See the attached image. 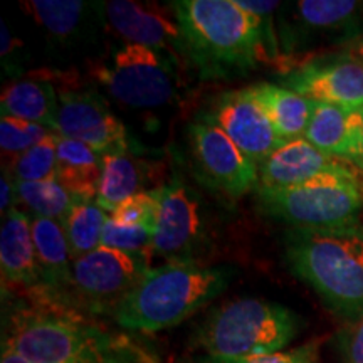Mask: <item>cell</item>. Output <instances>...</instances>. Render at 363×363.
Segmentation results:
<instances>
[{"mask_svg":"<svg viewBox=\"0 0 363 363\" xmlns=\"http://www.w3.org/2000/svg\"><path fill=\"white\" fill-rule=\"evenodd\" d=\"M170 9L180 27L184 57L202 79L244 76L269 59L259 19L235 0H179Z\"/></svg>","mask_w":363,"mask_h":363,"instance_id":"1","label":"cell"},{"mask_svg":"<svg viewBox=\"0 0 363 363\" xmlns=\"http://www.w3.org/2000/svg\"><path fill=\"white\" fill-rule=\"evenodd\" d=\"M286 262L345 320L363 316V225L293 227L284 235Z\"/></svg>","mask_w":363,"mask_h":363,"instance_id":"2","label":"cell"},{"mask_svg":"<svg viewBox=\"0 0 363 363\" xmlns=\"http://www.w3.org/2000/svg\"><path fill=\"white\" fill-rule=\"evenodd\" d=\"M233 276V267L195 261H169L150 267L113 318L121 328L131 331L155 333L172 328L219 296Z\"/></svg>","mask_w":363,"mask_h":363,"instance_id":"3","label":"cell"},{"mask_svg":"<svg viewBox=\"0 0 363 363\" xmlns=\"http://www.w3.org/2000/svg\"><path fill=\"white\" fill-rule=\"evenodd\" d=\"M4 345L30 363H103L130 352L128 345L120 343L108 331L57 306L17 313Z\"/></svg>","mask_w":363,"mask_h":363,"instance_id":"4","label":"cell"},{"mask_svg":"<svg viewBox=\"0 0 363 363\" xmlns=\"http://www.w3.org/2000/svg\"><path fill=\"white\" fill-rule=\"evenodd\" d=\"M298 316L283 305L240 298L203 321L197 345L211 360H240L284 350L298 335Z\"/></svg>","mask_w":363,"mask_h":363,"instance_id":"5","label":"cell"},{"mask_svg":"<svg viewBox=\"0 0 363 363\" xmlns=\"http://www.w3.org/2000/svg\"><path fill=\"white\" fill-rule=\"evenodd\" d=\"M150 269L147 257L99 246L72 259L71 281L57 308L72 313L111 315Z\"/></svg>","mask_w":363,"mask_h":363,"instance_id":"6","label":"cell"},{"mask_svg":"<svg viewBox=\"0 0 363 363\" xmlns=\"http://www.w3.org/2000/svg\"><path fill=\"white\" fill-rule=\"evenodd\" d=\"M257 202L266 214L293 227H338L355 224L363 208L362 184L321 182L298 187L257 185Z\"/></svg>","mask_w":363,"mask_h":363,"instance_id":"7","label":"cell"},{"mask_svg":"<svg viewBox=\"0 0 363 363\" xmlns=\"http://www.w3.org/2000/svg\"><path fill=\"white\" fill-rule=\"evenodd\" d=\"M281 11V49L286 56H305L325 44L347 48L363 35V2L357 0H303Z\"/></svg>","mask_w":363,"mask_h":363,"instance_id":"8","label":"cell"},{"mask_svg":"<svg viewBox=\"0 0 363 363\" xmlns=\"http://www.w3.org/2000/svg\"><path fill=\"white\" fill-rule=\"evenodd\" d=\"M94 76L113 98L133 108L163 106L175 98L169 57L145 45L123 44Z\"/></svg>","mask_w":363,"mask_h":363,"instance_id":"9","label":"cell"},{"mask_svg":"<svg viewBox=\"0 0 363 363\" xmlns=\"http://www.w3.org/2000/svg\"><path fill=\"white\" fill-rule=\"evenodd\" d=\"M281 81L315 103L363 108V65L343 52L311 56L286 69Z\"/></svg>","mask_w":363,"mask_h":363,"instance_id":"10","label":"cell"},{"mask_svg":"<svg viewBox=\"0 0 363 363\" xmlns=\"http://www.w3.org/2000/svg\"><path fill=\"white\" fill-rule=\"evenodd\" d=\"M189 142L203 177L222 192L240 197L259 185V169L214 121L202 116L189 126Z\"/></svg>","mask_w":363,"mask_h":363,"instance_id":"11","label":"cell"},{"mask_svg":"<svg viewBox=\"0 0 363 363\" xmlns=\"http://www.w3.org/2000/svg\"><path fill=\"white\" fill-rule=\"evenodd\" d=\"M54 133L88 145L101 155L128 150L125 125L93 91H59Z\"/></svg>","mask_w":363,"mask_h":363,"instance_id":"12","label":"cell"},{"mask_svg":"<svg viewBox=\"0 0 363 363\" xmlns=\"http://www.w3.org/2000/svg\"><path fill=\"white\" fill-rule=\"evenodd\" d=\"M259 185L298 187L321 182L362 184L352 163L326 155L303 138L288 140L259 167Z\"/></svg>","mask_w":363,"mask_h":363,"instance_id":"13","label":"cell"},{"mask_svg":"<svg viewBox=\"0 0 363 363\" xmlns=\"http://www.w3.org/2000/svg\"><path fill=\"white\" fill-rule=\"evenodd\" d=\"M202 116L225 131L257 167L284 143L247 88L222 93L212 104L208 115Z\"/></svg>","mask_w":363,"mask_h":363,"instance_id":"14","label":"cell"},{"mask_svg":"<svg viewBox=\"0 0 363 363\" xmlns=\"http://www.w3.org/2000/svg\"><path fill=\"white\" fill-rule=\"evenodd\" d=\"M203 233L197 197L184 182L160 187V214L153 234V252L169 261H190Z\"/></svg>","mask_w":363,"mask_h":363,"instance_id":"15","label":"cell"},{"mask_svg":"<svg viewBox=\"0 0 363 363\" xmlns=\"http://www.w3.org/2000/svg\"><path fill=\"white\" fill-rule=\"evenodd\" d=\"M103 11L108 24L126 44L145 45L174 59L184 57L180 27L174 13H169L174 12L170 7L113 0L103 4Z\"/></svg>","mask_w":363,"mask_h":363,"instance_id":"16","label":"cell"},{"mask_svg":"<svg viewBox=\"0 0 363 363\" xmlns=\"http://www.w3.org/2000/svg\"><path fill=\"white\" fill-rule=\"evenodd\" d=\"M305 138L326 155L360 169L363 158V108L315 103Z\"/></svg>","mask_w":363,"mask_h":363,"instance_id":"17","label":"cell"},{"mask_svg":"<svg viewBox=\"0 0 363 363\" xmlns=\"http://www.w3.org/2000/svg\"><path fill=\"white\" fill-rule=\"evenodd\" d=\"M0 269L4 283L39 289L40 269L30 219L13 207L4 219L0 234Z\"/></svg>","mask_w":363,"mask_h":363,"instance_id":"18","label":"cell"},{"mask_svg":"<svg viewBox=\"0 0 363 363\" xmlns=\"http://www.w3.org/2000/svg\"><path fill=\"white\" fill-rule=\"evenodd\" d=\"M33 238L40 269L39 289L48 298L49 305H57L71 281L72 256L65 227L61 222L44 217H34Z\"/></svg>","mask_w":363,"mask_h":363,"instance_id":"19","label":"cell"},{"mask_svg":"<svg viewBox=\"0 0 363 363\" xmlns=\"http://www.w3.org/2000/svg\"><path fill=\"white\" fill-rule=\"evenodd\" d=\"M247 89L269 118L272 128L283 142L305 136L315 110V101L281 84L257 83Z\"/></svg>","mask_w":363,"mask_h":363,"instance_id":"20","label":"cell"},{"mask_svg":"<svg viewBox=\"0 0 363 363\" xmlns=\"http://www.w3.org/2000/svg\"><path fill=\"white\" fill-rule=\"evenodd\" d=\"M57 180L74 199L96 201L103 155L88 145L62 138L56 133Z\"/></svg>","mask_w":363,"mask_h":363,"instance_id":"21","label":"cell"},{"mask_svg":"<svg viewBox=\"0 0 363 363\" xmlns=\"http://www.w3.org/2000/svg\"><path fill=\"white\" fill-rule=\"evenodd\" d=\"M0 108L2 116L44 125L54 131L57 93L49 81L21 79L2 91Z\"/></svg>","mask_w":363,"mask_h":363,"instance_id":"22","label":"cell"},{"mask_svg":"<svg viewBox=\"0 0 363 363\" xmlns=\"http://www.w3.org/2000/svg\"><path fill=\"white\" fill-rule=\"evenodd\" d=\"M140 165L133 160L128 150H115L104 153L101 177H99L96 203L104 212L111 214L115 208L135 194L143 192Z\"/></svg>","mask_w":363,"mask_h":363,"instance_id":"23","label":"cell"},{"mask_svg":"<svg viewBox=\"0 0 363 363\" xmlns=\"http://www.w3.org/2000/svg\"><path fill=\"white\" fill-rule=\"evenodd\" d=\"M106 220L108 212H104L96 201L74 199L66 219L62 220L72 259L101 246Z\"/></svg>","mask_w":363,"mask_h":363,"instance_id":"24","label":"cell"},{"mask_svg":"<svg viewBox=\"0 0 363 363\" xmlns=\"http://www.w3.org/2000/svg\"><path fill=\"white\" fill-rule=\"evenodd\" d=\"M17 201L30 208L34 217H44L61 222L66 219L67 212L74 202L65 185L57 179L44 182H16Z\"/></svg>","mask_w":363,"mask_h":363,"instance_id":"25","label":"cell"},{"mask_svg":"<svg viewBox=\"0 0 363 363\" xmlns=\"http://www.w3.org/2000/svg\"><path fill=\"white\" fill-rule=\"evenodd\" d=\"M56 133L21 155L9 158V169H4L13 182H44L57 179Z\"/></svg>","mask_w":363,"mask_h":363,"instance_id":"26","label":"cell"},{"mask_svg":"<svg viewBox=\"0 0 363 363\" xmlns=\"http://www.w3.org/2000/svg\"><path fill=\"white\" fill-rule=\"evenodd\" d=\"M27 12L56 38H69L79 29L86 12L84 2H51V0H35L22 4Z\"/></svg>","mask_w":363,"mask_h":363,"instance_id":"27","label":"cell"},{"mask_svg":"<svg viewBox=\"0 0 363 363\" xmlns=\"http://www.w3.org/2000/svg\"><path fill=\"white\" fill-rule=\"evenodd\" d=\"M158 214H160V189L135 194L133 197L120 203L110 217L120 225L145 227L155 234Z\"/></svg>","mask_w":363,"mask_h":363,"instance_id":"28","label":"cell"},{"mask_svg":"<svg viewBox=\"0 0 363 363\" xmlns=\"http://www.w3.org/2000/svg\"><path fill=\"white\" fill-rule=\"evenodd\" d=\"M52 133L54 131L48 126L17 120V118L2 116L0 120V147H2L4 155L9 158L27 152Z\"/></svg>","mask_w":363,"mask_h":363,"instance_id":"29","label":"cell"},{"mask_svg":"<svg viewBox=\"0 0 363 363\" xmlns=\"http://www.w3.org/2000/svg\"><path fill=\"white\" fill-rule=\"evenodd\" d=\"M101 246L133 254V256L147 257V252H153V233L145 227L120 225L108 216L103 230Z\"/></svg>","mask_w":363,"mask_h":363,"instance_id":"30","label":"cell"},{"mask_svg":"<svg viewBox=\"0 0 363 363\" xmlns=\"http://www.w3.org/2000/svg\"><path fill=\"white\" fill-rule=\"evenodd\" d=\"M208 363H318V347L315 343H310L291 348V350L240 358V360H211L208 358Z\"/></svg>","mask_w":363,"mask_h":363,"instance_id":"31","label":"cell"},{"mask_svg":"<svg viewBox=\"0 0 363 363\" xmlns=\"http://www.w3.org/2000/svg\"><path fill=\"white\" fill-rule=\"evenodd\" d=\"M342 363H363V316L350 321L340 337Z\"/></svg>","mask_w":363,"mask_h":363,"instance_id":"32","label":"cell"},{"mask_svg":"<svg viewBox=\"0 0 363 363\" xmlns=\"http://www.w3.org/2000/svg\"><path fill=\"white\" fill-rule=\"evenodd\" d=\"M2 184H0V187H2V202H0V207H2V212L6 214V212L12 211L13 207H16V202H17V194H16V182L11 175L7 174L6 170H4V175H2Z\"/></svg>","mask_w":363,"mask_h":363,"instance_id":"33","label":"cell"},{"mask_svg":"<svg viewBox=\"0 0 363 363\" xmlns=\"http://www.w3.org/2000/svg\"><path fill=\"white\" fill-rule=\"evenodd\" d=\"M342 52L347 54L348 57L355 59V61L362 62V65H363V35H360V38H358L357 40H353L352 44H348Z\"/></svg>","mask_w":363,"mask_h":363,"instance_id":"34","label":"cell"},{"mask_svg":"<svg viewBox=\"0 0 363 363\" xmlns=\"http://www.w3.org/2000/svg\"><path fill=\"white\" fill-rule=\"evenodd\" d=\"M0 363H30V362L26 360V358L22 357L19 352L13 350L12 347L2 343V358H0Z\"/></svg>","mask_w":363,"mask_h":363,"instance_id":"35","label":"cell"},{"mask_svg":"<svg viewBox=\"0 0 363 363\" xmlns=\"http://www.w3.org/2000/svg\"><path fill=\"white\" fill-rule=\"evenodd\" d=\"M103 363H140V357H136L135 353H131V352H126V353H123V355L113 358V360L103 362Z\"/></svg>","mask_w":363,"mask_h":363,"instance_id":"36","label":"cell"},{"mask_svg":"<svg viewBox=\"0 0 363 363\" xmlns=\"http://www.w3.org/2000/svg\"><path fill=\"white\" fill-rule=\"evenodd\" d=\"M360 170H363V158H362V163H360Z\"/></svg>","mask_w":363,"mask_h":363,"instance_id":"37","label":"cell"}]
</instances>
